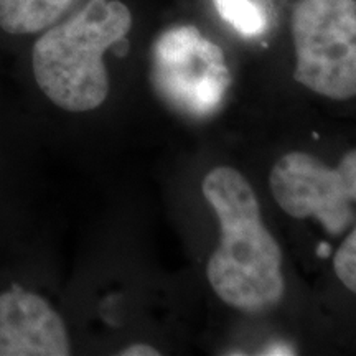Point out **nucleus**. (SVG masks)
Listing matches in <instances>:
<instances>
[{
	"label": "nucleus",
	"instance_id": "12",
	"mask_svg": "<svg viewBox=\"0 0 356 356\" xmlns=\"http://www.w3.org/2000/svg\"><path fill=\"white\" fill-rule=\"evenodd\" d=\"M328 251H330V249H328V246H325V244L318 249V252H322V254H328Z\"/></svg>",
	"mask_w": 356,
	"mask_h": 356
},
{
	"label": "nucleus",
	"instance_id": "3",
	"mask_svg": "<svg viewBox=\"0 0 356 356\" xmlns=\"http://www.w3.org/2000/svg\"><path fill=\"white\" fill-rule=\"evenodd\" d=\"M293 79L328 99L356 96V0H299Z\"/></svg>",
	"mask_w": 356,
	"mask_h": 356
},
{
	"label": "nucleus",
	"instance_id": "11",
	"mask_svg": "<svg viewBox=\"0 0 356 356\" xmlns=\"http://www.w3.org/2000/svg\"><path fill=\"white\" fill-rule=\"evenodd\" d=\"M122 356H160V351L155 350L154 346L144 345V343H136L127 346L126 350L121 351Z\"/></svg>",
	"mask_w": 356,
	"mask_h": 356
},
{
	"label": "nucleus",
	"instance_id": "4",
	"mask_svg": "<svg viewBox=\"0 0 356 356\" xmlns=\"http://www.w3.org/2000/svg\"><path fill=\"white\" fill-rule=\"evenodd\" d=\"M150 79L162 101L195 119L215 114L231 83L225 53L193 25H177L159 35Z\"/></svg>",
	"mask_w": 356,
	"mask_h": 356
},
{
	"label": "nucleus",
	"instance_id": "1",
	"mask_svg": "<svg viewBox=\"0 0 356 356\" xmlns=\"http://www.w3.org/2000/svg\"><path fill=\"white\" fill-rule=\"evenodd\" d=\"M202 191L221 231L207 267L211 289L248 314L274 309L284 296L282 251L262 222L254 188L241 172L221 165L208 172Z\"/></svg>",
	"mask_w": 356,
	"mask_h": 356
},
{
	"label": "nucleus",
	"instance_id": "8",
	"mask_svg": "<svg viewBox=\"0 0 356 356\" xmlns=\"http://www.w3.org/2000/svg\"><path fill=\"white\" fill-rule=\"evenodd\" d=\"M218 13L243 37H259L267 29V13L254 0H215Z\"/></svg>",
	"mask_w": 356,
	"mask_h": 356
},
{
	"label": "nucleus",
	"instance_id": "7",
	"mask_svg": "<svg viewBox=\"0 0 356 356\" xmlns=\"http://www.w3.org/2000/svg\"><path fill=\"white\" fill-rule=\"evenodd\" d=\"M78 0H0V26L12 35L38 33L55 25Z\"/></svg>",
	"mask_w": 356,
	"mask_h": 356
},
{
	"label": "nucleus",
	"instance_id": "2",
	"mask_svg": "<svg viewBox=\"0 0 356 356\" xmlns=\"http://www.w3.org/2000/svg\"><path fill=\"white\" fill-rule=\"evenodd\" d=\"M132 13L119 0H89L78 13L47 29L33 47V74L58 108L86 113L109 95L104 53L126 38Z\"/></svg>",
	"mask_w": 356,
	"mask_h": 356
},
{
	"label": "nucleus",
	"instance_id": "9",
	"mask_svg": "<svg viewBox=\"0 0 356 356\" xmlns=\"http://www.w3.org/2000/svg\"><path fill=\"white\" fill-rule=\"evenodd\" d=\"M333 270L341 284L356 293V229L346 236V239L333 256Z\"/></svg>",
	"mask_w": 356,
	"mask_h": 356
},
{
	"label": "nucleus",
	"instance_id": "6",
	"mask_svg": "<svg viewBox=\"0 0 356 356\" xmlns=\"http://www.w3.org/2000/svg\"><path fill=\"white\" fill-rule=\"evenodd\" d=\"M65 322L37 293L12 286L0 293V356H68Z\"/></svg>",
	"mask_w": 356,
	"mask_h": 356
},
{
	"label": "nucleus",
	"instance_id": "5",
	"mask_svg": "<svg viewBox=\"0 0 356 356\" xmlns=\"http://www.w3.org/2000/svg\"><path fill=\"white\" fill-rule=\"evenodd\" d=\"M273 197L289 216L315 218L327 233L341 234L353 222V200L338 168L305 152H289L269 175Z\"/></svg>",
	"mask_w": 356,
	"mask_h": 356
},
{
	"label": "nucleus",
	"instance_id": "10",
	"mask_svg": "<svg viewBox=\"0 0 356 356\" xmlns=\"http://www.w3.org/2000/svg\"><path fill=\"white\" fill-rule=\"evenodd\" d=\"M337 168L341 173V177H343L351 200H353V203H356V150L345 154Z\"/></svg>",
	"mask_w": 356,
	"mask_h": 356
}]
</instances>
